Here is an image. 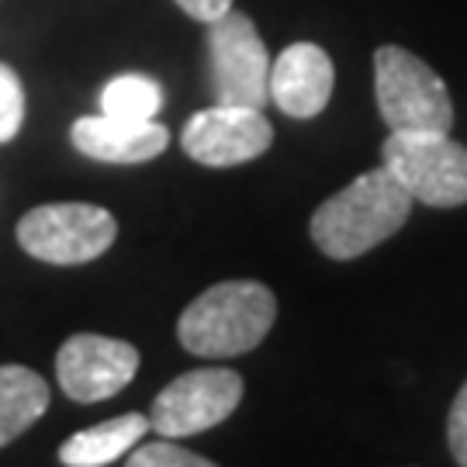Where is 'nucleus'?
<instances>
[{
    "label": "nucleus",
    "mask_w": 467,
    "mask_h": 467,
    "mask_svg": "<svg viewBox=\"0 0 467 467\" xmlns=\"http://www.w3.org/2000/svg\"><path fill=\"white\" fill-rule=\"evenodd\" d=\"M69 142H73V150H80L90 160L129 167V163L156 160L170 146V132L167 125H160L152 118L132 121V118L115 115H87L73 121Z\"/></svg>",
    "instance_id": "nucleus-11"
},
{
    "label": "nucleus",
    "mask_w": 467,
    "mask_h": 467,
    "mask_svg": "<svg viewBox=\"0 0 467 467\" xmlns=\"http://www.w3.org/2000/svg\"><path fill=\"white\" fill-rule=\"evenodd\" d=\"M277 322V298L260 281H222L201 291L177 318V339L204 360L256 350Z\"/></svg>",
    "instance_id": "nucleus-2"
},
{
    "label": "nucleus",
    "mask_w": 467,
    "mask_h": 467,
    "mask_svg": "<svg viewBox=\"0 0 467 467\" xmlns=\"http://www.w3.org/2000/svg\"><path fill=\"white\" fill-rule=\"evenodd\" d=\"M208 67L215 104L264 108L270 100V52L250 15L225 11L208 21Z\"/></svg>",
    "instance_id": "nucleus-6"
},
{
    "label": "nucleus",
    "mask_w": 467,
    "mask_h": 467,
    "mask_svg": "<svg viewBox=\"0 0 467 467\" xmlns=\"http://www.w3.org/2000/svg\"><path fill=\"white\" fill-rule=\"evenodd\" d=\"M150 416L142 412H125V416L104 419L90 430L73 433L59 447V464L67 467H108L121 461L135 443H142V436L150 433Z\"/></svg>",
    "instance_id": "nucleus-12"
},
{
    "label": "nucleus",
    "mask_w": 467,
    "mask_h": 467,
    "mask_svg": "<svg viewBox=\"0 0 467 467\" xmlns=\"http://www.w3.org/2000/svg\"><path fill=\"white\" fill-rule=\"evenodd\" d=\"M412 215V194L384 167L360 173L312 215V243L329 260H357L399 233Z\"/></svg>",
    "instance_id": "nucleus-1"
},
{
    "label": "nucleus",
    "mask_w": 467,
    "mask_h": 467,
    "mask_svg": "<svg viewBox=\"0 0 467 467\" xmlns=\"http://www.w3.org/2000/svg\"><path fill=\"white\" fill-rule=\"evenodd\" d=\"M243 401V378L229 368L187 370L152 399L150 426L160 436L184 440L233 416Z\"/></svg>",
    "instance_id": "nucleus-7"
},
{
    "label": "nucleus",
    "mask_w": 467,
    "mask_h": 467,
    "mask_svg": "<svg viewBox=\"0 0 467 467\" xmlns=\"http://www.w3.org/2000/svg\"><path fill=\"white\" fill-rule=\"evenodd\" d=\"M187 17H194L201 25H208V21H215L222 17L229 7H233V0H173Z\"/></svg>",
    "instance_id": "nucleus-18"
},
{
    "label": "nucleus",
    "mask_w": 467,
    "mask_h": 467,
    "mask_svg": "<svg viewBox=\"0 0 467 467\" xmlns=\"http://www.w3.org/2000/svg\"><path fill=\"white\" fill-rule=\"evenodd\" d=\"M139 370V350L125 339L98 333H77L56 353V378L73 401H104L129 388Z\"/></svg>",
    "instance_id": "nucleus-9"
},
{
    "label": "nucleus",
    "mask_w": 467,
    "mask_h": 467,
    "mask_svg": "<svg viewBox=\"0 0 467 467\" xmlns=\"http://www.w3.org/2000/svg\"><path fill=\"white\" fill-rule=\"evenodd\" d=\"M129 467H212L208 457L191 453L184 447H177L170 436L156 440V443H135L129 451Z\"/></svg>",
    "instance_id": "nucleus-15"
},
{
    "label": "nucleus",
    "mask_w": 467,
    "mask_h": 467,
    "mask_svg": "<svg viewBox=\"0 0 467 467\" xmlns=\"http://www.w3.org/2000/svg\"><path fill=\"white\" fill-rule=\"evenodd\" d=\"M381 163L419 204H467V146L451 139V132H388Z\"/></svg>",
    "instance_id": "nucleus-5"
},
{
    "label": "nucleus",
    "mask_w": 467,
    "mask_h": 467,
    "mask_svg": "<svg viewBox=\"0 0 467 467\" xmlns=\"http://www.w3.org/2000/svg\"><path fill=\"white\" fill-rule=\"evenodd\" d=\"M374 98L388 132H451L453 100L422 56L381 46L374 52Z\"/></svg>",
    "instance_id": "nucleus-3"
},
{
    "label": "nucleus",
    "mask_w": 467,
    "mask_h": 467,
    "mask_svg": "<svg viewBox=\"0 0 467 467\" xmlns=\"http://www.w3.org/2000/svg\"><path fill=\"white\" fill-rule=\"evenodd\" d=\"M163 108V87L142 73H121L100 90V115L150 121Z\"/></svg>",
    "instance_id": "nucleus-14"
},
{
    "label": "nucleus",
    "mask_w": 467,
    "mask_h": 467,
    "mask_svg": "<svg viewBox=\"0 0 467 467\" xmlns=\"http://www.w3.org/2000/svg\"><path fill=\"white\" fill-rule=\"evenodd\" d=\"M49 409V384L42 374L21 364L0 368V447L28 433Z\"/></svg>",
    "instance_id": "nucleus-13"
},
{
    "label": "nucleus",
    "mask_w": 467,
    "mask_h": 467,
    "mask_svg": "<svg viewBox=\"0 0 467 467\" xmlns=\"http://www.w3.org/2000/svg\"><path fill=\"white\" fill-rule=\"evenodd\" d=\"M118 222L108 208L87 201H52L25 212L17 222V246L32 260L56 267H80L115 246Z\"/></svg>",
    "instance_id": "nucleus-4"
},
{
    "label": "nucleus",
    "mask_w": 467,
    "mask_h": 467,
    "mask_svg": "<svg viewBox=\"0 0 467 467\" xmlns=\"http://www.w3.org/2000/svg\"><path fill=\"white\" fill-rule=\"evenodd\" d=\"M447 447L461 467H467V381L461 384L451 412H447Z\"/></svg>",
    "instance_id": "nucleus-17"
},
{
    "label": "nucleus",
    "mask_w": 467,
    "mask_h": 467,
    "mask_svg": "<svg viewBox=\"0 0 467 467\" xmlns=\"http://www.w3.org/2000/svg\"><path fill=\"white\" fill-rule=\"evenodd\" d=\"M184 152L201 167L225 170L260 160L274 146V125L264 108H243V104H212L184 125Z\"/></svg>",
    "instance_id": "nucleus-8"
},
{
    "label": "nucleus",
    "mask_w": 467,
    "mask_h": 467,
    "mask_svg": "<svg viewBox=\"0 0 467 467\" xmlns=\"http://www.w3.org/2000/svg\"><path fill=\"white\" fill-rule=\"evenodd\" d=\"M25 121V84L7 63H0V146L21 132Z\"/></svg>",
    "instance_id": "nucleus-16"
},
{
    "label": "nucleus",
    "mask_w": 467,
    "mask_h": 467,
    "mask_svg": "<svg viewBox=\"0 0 467 467\" xmlns=\"http://www.w3.org/2000/svg\"><path fill=\"white\" fill-rule=\"evenodd\" d=\"M336 67L316 42H295L270 63V100L287 118L308 121L326 111L333 98Z\"/></svg>",
    "instance_id": "nucleus-10"
}]
</instances>
